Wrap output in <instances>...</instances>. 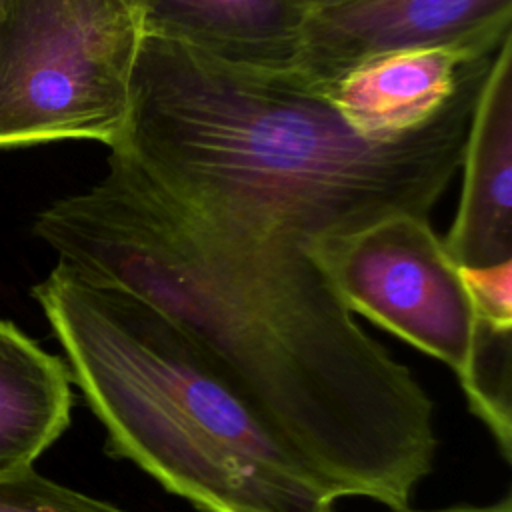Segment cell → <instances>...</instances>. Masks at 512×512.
Returning <instances> with one entry per match:
<instances>
[{
	"label": "cell",
	"instance_id": "6da1fadb",
	"mask_svg": "<svg viewBox=\"0 0 512 512\" xmlns=\"http://www.w3.org/2000/svg\"><path fill=\"white\" fill-rule=\"evenodd\" d=\"M34 234L170 318L338 500L400 510L434 470V400L360 328L308 244L196 210L114 150Z\"/></svg>",
	"mask_w": 512,
	"mask_h": 512
},
{
	"label": "cell",
	"instance_id": "7a4b0ae2",
	"mask_svg": "<svg viewBox=\"0 0 512 512\" xmlns=\"http://www.w3.org/2000/svg\"><path fill=\"white\" fill-rule=\"evenodd\" d=\"M490 62L424 126L374 136L294 68L142 38L128 126L112 150L196 210L310 246L392 214L430 216L460 170Z\"/></svg>",
	"mask_w": 512,
	"mask_h": 512
},
{
	"label": "cell",
	"instance_id": "3957f363",
	"mask_svg": "<svg viewBox=\"0 0 512 512\" xmlns=\"http://www.w3.org/2000/svg\"><path fill=\"white\" fill-rule=\"evenodd\" d=\"M32 298L112 458L196 512H336L338 498L150 302L60 262Z\"/></svg>",
	"mask_w": 512,
	"mask_h": 512
},
{
	"label": "cell",
	"instance_id": "277c9868",
	"mask_svg": "<svg viewBox=\"0 0 512 512\" xmlns=\"http://www.w3.org/2000/svg\"><path fill=\"white\" fill-rule=\"evenodd\" d=\"M310 254L352 314L446 364L468 410L512 460V334L486 328L460 266L430 216L392 214L310 242Z\"/></svg>",
	"mask_w": 512,
	"mask_h": 512
},
{
	"label": "cell",
	"instance_id": "5b68a950",
	"mask_svg": "<svg viewBox=\"0 0 512 512\" xmlns=\"http://www.w3.org/2000/svg\"><path fill=\"white\" fill-rule=\"evenodd\" d=\"M142 38L126 0H0V148L118 146Z\"/></svg>",
	"mask_w": 512,
	"mask_h": 512
},
{
	"label": "cell",
	"instance_id": "8992f818",
	"mask_svg": "<svg viewBox=\"0 0 512 512\" xmlns=\"http://www.w3.org/2000/svg\"><path fill=\"white\" fill-rule=\"evenodd\" d=\"M512 38V0H350L306 14L294 70L318 86L396 52Z\"/></svg>",
	"mask_w": 512,
	"mask_h": 512
},
{
	"label": "cell",
	"instance_id": "52a82bcc",
	"mask_svg": "<svg viewBox=\"0 0 512 512\" xmlns=\"http://www.w3.org/2000/svg\"><path fill=\"white\" fill-rule=\"evenodd\" d=\"M460 200L444 244L460 268L512 260V38L494 54L472 110Z\"/></svg>",
	"mask_w": 512,
	"mask_h": 512
},
{
	"label": "cell",
	"instance_id": "ba28073f",
	"mask_svg": "<svg viewBox=\"0 0 512 512\" xmlns=\"http://www.w3.org/2000/svg\"><path fill=\"white\" fill-rule=\"evenodd\" d=\"M498 48L472 42L386 54L346 72L326 92L356 130L402 134L430 122Z\"/></svg>",
	"mask_w": 512,
	"mask_h": 512
},
{
	"label": "cell",
	"instance_id": "9c48e42d",
	"mask_svg": "<svg viewBox=\"0 0 512 512\" xmlns=\"http://www.w3.org/2000/svg\"><path fill=\"white\" fill-rule=\"evenodd\" d=\"M142 34L222 62L292 68L306 10L298 0H142Z\"/></svg>",
	"mask_w": 512,
	"mask_h": 512
},
{
	"label": "cell",
	"instance_id": "30bf717a",
	"mask_svg": "<svg viewBox=\"0 0 512 512\" xmlns=\"http://www.w3.org/2000/svg\"><path fill=\"white\" fill-rule=\"evenodd\" d=\"M72 404L66 360L0 318V478L34 466L70 426Z\"/></svg>",
	"mask_w": 512,
	"mask_h": 512
},
{
	"label": "cell",
	"instance_id": "8fae6325",
	"mask_svg": "<svg viewBox=\"0 0 512 512\" xmlns=\"http://www.w3.org/2000/svg\"><path fill=\"white\" fill-rule=\"evenodd\" d=\"M0 512H126L32 468L0 478Z\"/></svg>",
	"mask_w": 512,
	"mask_h": 512
},
{
	"label": "cell",
	"instance_id": "7c38bea8",
	"mask_svg": "<svg viewBox=\"0 0 512 512\" xmlns=\"http://www.w3.org/2000/svg\"><path fill=\"white\" fill-rule=\"evenodd\" d=\"M460 270L482 324L498 334H512V260Z\"/></svg>",
	"mask_w": 512,
	"mask_h": 512
},
{
	"label": "cell",
	"instance_id": "4fadbf2b",
	"mask_svg": "<svg viewBox=\"0 0 512 512\" xmlns=\"http://www.w3.org/2000/svg\"><path fill=\"white\" fill-rule=\"evenodd\" d=\"M388 512H512V496L506 494L496 502L490 504H456V506H444V508H430V510H412L400 508V510H388Z\"/></svg>",
	"mask_w": 512,
	"mask_h": 512
},
{
	"label": "cell",
	"instance_id": "5bb4252c",
	"mask_svg": "<svg viewBox=\"0 0 512 512\" xmlns=\"http://www.w3.org/2000/svg\"><path fill=\"white\" fill-rule=\"evenodd\" d=\"M344 2H350V0H298V4H300L306 12L330 8V6H336V4H344Z\"/></svg>",
	"mask_w": 512,
	"mask_h": 512
},
{
	"label": "cell",
	"instance_id": "9a60e30c",
	"mask_svg": "<svg viewBox=\"0 0 512 512\" xmlns=\"http://www.w3.org/2000/svg\"><path fill=\"white\" fill-rule=\"evenodd\" d=\"M130 6H134L138 12H142V0H126ZM142 16V14H140Z\"/></svg>",
	"mask_w": 512,
	"mask_h": 512
}]
</instances>
